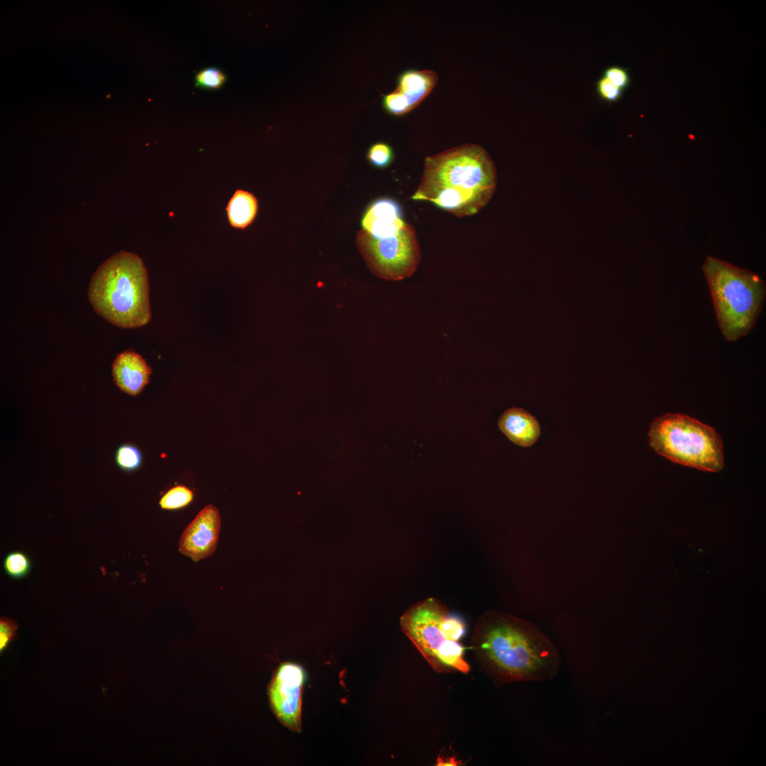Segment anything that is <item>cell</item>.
I'll use <instances>...</instances> for the list:
<instances>
[{"label":"cell","mask_w":766,"mask_h":766,"mask_svg":"<svg viewBox=\"0 0 766 766\" xmlns=\"http://www.w3.org/2000/svg\"><path fill=\"white\" fill-rule=\"evenodd\" d=\"M470 648L496 688L516 682L548 681L560 668L558 650L535 624L496 609H489L478 618Z\"/></svg>","instance_id":"cell-1"},{"label":"cell","mask_w":766,"mask_h":766,"mask_svg":"<svg viewBox=\"0 0 766 766\" xmlns=\"http://www.w3.org/2000/svg\"><path fill=\"white\" fill-rule=\"evenodd\" d=\"M496 184V169L487 151L477 144H463L425 158L411 199L465 217L477 213L489 203Z\"/></svg>","instance_id":"cell-2"},{"label":"cell","mask_w":766,"mask_h":766,"mask_svg":"<svg viewBox=\"0 0 766 766\" xmlns=\"http://www.w3.org/2000/svg\"><path fill=\"white\" fill-rule=\"evenodd\" d=\"M88 298L95 311L111 324L123 328L148 324L151 311L143 260L125 250L113 255L93 274Z\"/></svg>","instance_id":"cell-3"},{"label":"cell","mask_w":766,"mask_h":766,"mask_svg":"<svg viewBox=\"0 0 766 766\" xmlns=\"http://www.w3.org/2000/svg\"><path fill=\"white\" fill-rule=\"evenodd\" d=\"M402 632L431 667L438 673L467 674L470 666L462 643L467 625L439 599L428 597L411 604L401 616Z\"/></svg>","instance_id":"cell-4"},{"label":"cell","mask_w":766,"mask_h":766,"mask_svg":"<svg viewBox=\"0 0 766 766\" xmlns=\"http://www.w3.org/2000/svg\"><path fill=\"white\" fill-rule=\"evenodd\" d=\"M720 330L726 340L736 341L753 328L765 297V284L753 272L714 256L703 265Z\"/></svg>","instance_id":"cell-5"},{"label":"cell","mask_w":766,"mask_h":766,"mask_svg":"<svg viewBox=\"0 0 766 766\" xmlns=\"http://www.w3.org/2000/svg\"><path fill=\"white\" fill-rule=\"evenodd\" d=\"M648 436L654 450L672 462L708 472H718L723 467L720 435L695 418L665 414L652 422Z\"/></svg>","instance_id":"cell-6"},{"label":"cell","mask_w":766,"mask_h":766,"mask_svg":"<svg viewBox=\"0 0 766 766\" xmlns=\"http://www.w3.org/2000/svg\"><path fill=\"white\" fill-rule=\"evenodd\" d=\"M356 244L370 271L385 280L410 277L421 262L416 231L408 223L394 235L383 238H375L362 229L357 233Z\"/></svg>","instance_id":"cell-7"},{"label":"cell","mask_w":766,"mask_h":766,"mask_svg":"<svg viewBox=\"0 0 766 766\" xmlns=\"http://www.w3.org/2000/svg\"><path fill=\"white\" fill-rule=\"evenodd\" d=\"M306 672L294 662L281 663L267 687L270 705L279 722L294 732L301 731V704Z\"/></svg>","instance_id":"cell-8"},{"label":"cell","mask_w":766,"mask_h":766,"mask_svg":"<svg viewBox=\"0 0 766 766\" xmlns=\"http://www.w3.org/2000/svg\"><path fill=\"white\" fill-rule=\"evenodd\" d=\"M221 531L218 509L209 504L202 509L183 531L179 551L198 562L212 555L217 547Z\"/></svg>","instance_id":"cell-9"},{"label":"cell","mask_w":766,"mask_h":766,"mask_svg":"<svg viewBox=\"0 0 766 766\" xmlns=\"http://www.w3.org/2000/svg\"><path fill=\"white\" fill-rule=\"evenodd\" d=\"M152 368L145 360L133 350L118 354L112 363L113 382L121 391L135 396L150 381Z\"/></svg>","instance_id":"cell-10"},{"label":"cell","mask_w":766,"mask_h":766,"mask_svg":"<svg viewBox=\"0 0 766 766\" xmlns=\"http://www.w3.org/2000/svg\"><path fill=\"white\" fill-rule=\"evenodd\" d=\"M406 223L400 204L389 198L372 203L362 218V228L375 238L394 235Z\"/></svg>","instance_id":"cell-11"},{"label":"cell","mask_w":766,"mask_h":766,"mask_svg":"<svg viewBox=\"0 0 766 766\" xmlns=\"http://www.w3.org/2000/svg\"><path fill=\"white\" fill-rule=\"evenodd\" d=\"M500 431L514 443L530 447L538 439L540 428L537 419L521 408L511 407L499 417Z\"/></svg>","instance_id":"cell-12"},{"label":"cell","mask_w":766,"mask_h":766,"mask_svg":"<svg viewBox=\"0 0 766 766\" xmlns=\"http://www.w3.org/2000/svg\"><path fill=\"white\" fill-rule=\"evenodd\" d=\"M438 79L437 73L431 70H406L398 77L395 90L402 96L411 111L430 94Z\"/></svg>","instance_id":"cell-13"},{"label":"cell","mask_w":766,"mask_h":766,"mask_svg":"<svg viewBox=\"0 0 766 766\" xmlns=\"http://www.w3.org/2000/svg\"><path fill=\"white\" fill-rule=\"evenodd\" d=\"M258 210V201L255 196L243 189H236L226 207L230 226L234 228L245 229L255 220Z\"/></svg>","instance_id":"cell-14"},{"label":"cell","mask_w":766,"mask_h":766,"mask_svg":"<svg viewBox=\"0 0 766 766\" xmlns=\"http://www.w3.org/2000/svg\"><path fill=\"white\" fill-rule=\"evenodd\" d=\"M3 567L5 572L13 579H22L26 577L31 569V561L28 555L20 550L8 553L4 559Z\"/></svg>","instance_id":"cell-15"},{"label":"cell","mask_w":766,"mask_h":766,"mask_svg":"<svg viewBox=\"0 0 766 766\" xmlns=\"http://www.w3.org/2000/svg\"><path fill=\"white\" fill-rule=\"evenodd\" d=\"M193 499L194 493L189 488L178 485L164 494L159 501V505L165 510H177L188 506Z\"/></svg>","instance_id":"cell-16"},{"label":"cell","mask_w":766,"mask_h":766,"mask_svg":"<svg viewBox=\"0 0 766 766\" xmlns=\"http://www.w3.org/2000/svg\"><path fill=\"white\" fill-rule=\"evenodd\" d=\"M227 81V76L219 68L211 67L199 70L195 75V87L205 90L221 89Z\"/></svg>","instance_id":"cell-17"},{"label":"cell","mask_w":766,"mask_h":766,"mask_svg":"<svg viewBox=\"0 0 766 766\" xmlns=\"http://www.w3.org/2000/svg\"><path fill=\"white\" fill-rule=\"evenodd\" d=\"M115 460L121 470L131 472L137 470L140 466L142 455L135 446L124 444L117 449Z\"/></svg>","instance_id":"cell-18"},{"label":"cell","mask_w":766,"mask_h":766,"mask_svg":"<svg viewBox=\"0 0 766 766\" xmlns=\"http://www.w3.org/2000/svg\"><path fill=\"white\" fill-rule=\"evenodd\" d=\"M368 161L374 167L384 168L389 165L394 158V152L390 145L379 142L372 145L367 153Z\"/></svg>","instance_id":"cell-19"},{"label":"cell","mask_w":766,"mask_h":766,"mask_svg":"<svg viewBox=\"0 0 766 766\" xmlns=\"http://www.w3.org/2000/svg\"><path fill=\"white\" fill-rule=\"evenodd\" d=\"M382 106L387 112L394 116L411 111L406 101L395 89L383 97Z\"/></svg>","instance_id":"cell-20"},{"label":"cell","mask_w":766,"mask_h":766,"mask_svg":"<svg viewBox=\"0 0 766 766\" xmlns=\"http://www.w3.org/2000/svg\"><path fill=\"white\" fill-rule=\"evenodd\" d=\"M596 92L600 99L612 104L622 97L623 91L601 76L596 82Z\"/></svg>","instance_id":"cell-21"},{"label":"cell","mask_w":766,"mask_h":766,"mask_svg":"<svg viewBox=\"0 0 766 766\" xmlns=\"http://www.w3.org/2000/svg\"><path fill=\"white\" fill-rule=\"evenodd\" d=\"M602 76L623 91L631 84V76L628 70L620 66L612 65L608 67L604 70Z\"/></svg>","instance_id":"cell-22"},{"label":"cell","mask_w":766,"mask_h":766,"mask_svg":"<svg viewBox=\"0 0 766 766\" xmlns=\"http://www.w3.org/2000/svg\"><path fill=\"white\" fill-rule=\"evenodd\" d=\"M18 628L16 621L1 617L0 620V651L2 652L16 638Z\"/></svg>","instance_id":"cell-23"},{"label":"cell","mask_w":766,"mask_h":766,"mask_svg":"<svg viewBox=\"0 0 766 766\" xmlns=\"http://www.w3.org/2000/svg\"><path fill=\"white\" fill-rule=\"evenodd\" d=\"M436 765H438V766H445V765L446 766H448H448H450V765L455 766V765H460L461 764H460V761L457 760L456 759V757H448V756H444L443 755H439L438 756V757H437V764Z\"/></svg>","instance_id":"cell-24"}]
</instances>
